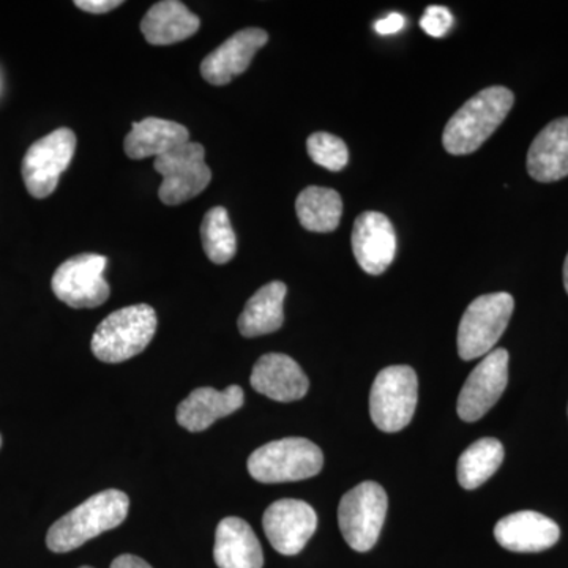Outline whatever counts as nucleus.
Returning <instances> with one entry per match:
<instances>
[{
    "label": "nucleus",
    "instance_id": "1",
    "mask_svg": "<svg viewBox=\"0 0 568 568\" xmlns=\"http://www.w3.org/2000/svg\"><path fill=\"white\" fill-rule=\"evenodd\" d=\"M514 103V92L504 85L476 93L448 121L443 134L444 149L452 155L476 152L506 121Z\"/></svg>",
    "mask_w": 568,
    "mask_h": 568
},
{
    "label": "nucleus",
    "instance_id": "2",
    "mask_svg": "<svg viewBox=\"0 0 568 568\" xmlns=\"http://www.w3.org/2000/svg\"><path fill=\"white\" fill-rule=\"evenodd\" d=\"M129 508V496L119 489L97 493L51 526L47 547L52 552L73 551L100 534L121 526Z\"/></svg>",
    "mask_w": 568,
    "mask_h": 568
},
{
    "label": "nucleus",
    "instance_id": "3",
    "mask_svg": "<svg viewBox=\"0 0 568 568\" xmlns=\"http://www.w3.org/2000/svg\"><path fill=\"white\" fill-rule=\"evenodd\" d=\"M155 310L151 305L125 306L104 317L92 336V353L104 364H122L136 357L155 336Z\"/></svg>",
    "mask_w": 568,
    "mask_h": 568
},
{
    "label": "nucleus",
    "instance_id": "4",
    "mask_svg": "<svg viewBox=\"0 0 568 568\" xmlns=\"http://www.w3.org/2000/svg\"><path fill=\"white\" fill-rule=\"evenodd\" d=\"M323 450L305 437H284L254 450L248 473L261 484L306 480L323 470Z\"/></svg>",
    "mask_w": 568,
    "mask_h": 568
},
{
    "label": "nucleus",
    "instance_id": "5",
    "mask_svg": "<svg viewBox=\"0 0 568 568\" xmlns=\"http://www.w3.org/2000/svg\"><path fill=\"white\" fill-rule=\"evenodd\" d=\"M418 399V379L407 365L387 366L373 383L369 414L384 433L402 432L413 420Z\"/></svg>",
    "mask_w": 568,
    "mask_h": 568
},
{
    "label": "nucleus",
    "instance_id": "6",
    "mask_svg": "<svg viewBox=\"0 0 568 568\" xmlns=\"http://www.w3.org/2000/svg\"><path fill=\"white\" fill-rule=\"evenodd\" d=\"M514 308V297L507 293L480 295L467 306L458 327L459 357L467 362L491 353L506 332Z\"/></svg>",
    "mask_w": 568,
    "mask_h": 568
},
{
    "label": "nucleus",
    "instance_id": "7",
    "mask_svg": "<svg viewBox=\"0 0 568 568\" xmlns=\"http://www.w3.org/2000/svg\"><path fill=\"white\" fill-rule=\"evenodd\" d=\"M388 499L375 481H364L339 500L338 525L354 551L366 552L375 547L387 517Z\"/></svg>",
    "mask_w": 568,
    "mask_h": 568
},
{
    "label": "nucleus",
    "instance_id": "8",
    "mask_svg": "<svg viewBox=\"0 0 568 568\" xmlns=\"http://www.w3.org/2000/svg\"><path fill=\"white\" fill-rule=\"evenodd\" d=\"M204 159L205 151L200 142H186L156 156L153 168L163 178L159 190L163 204L186 203L207 189L212 181V171Z\"/></svg>",
    "mask_w": 568,
    "mask_h": 568
},
{
    "label": "nucleus",
    "instance_id": "9",
    "mask_svg": "<svg viewBox=\"0 0 568 568\" xmlns=\"http://www.w3.org/2000/svg\"><path fill=\"white\" fill-rule=\"evenodd\" d=\"M108 257L82 253L59 265L51 280L52 293L71 308H97L110 298L111 287L104 280Z\"/></svg>",
    "mask_w": 568,
    "mask_h": 568
},
{
    "label": "nucleus",
    "instance_id": "10",
    "mask_svg": "<svg viewBox=\"0 0 568 568\" xmlns=\"http://www.w3.org/2000/svg\"><path fill=\"white\" fill-rule=\"evenodd\" d=\"M77 152V134L70 129H58L33 142L22 160L21 173L26 189L37 200L55 192L59 179L70 166Z\"/></svg>",
    "mask_w": 568,
    "mask_h": 568
},
{
    "label": "nucleus",
    "instance_id": "11",
    "mask_svg": "<svg viewBox=\"0 0 568 568\" xmlns=\"http://www.w3.org/2000/svg\"><path fill=\"white\" fill-rule=\"evenodd\" d=\"M508 384V353L495 349L467 377L458 396V416L462 420H480L499 402Z\"/></svg>",
    "mask_w": 568,
    "mask_h": 568
},
{
    "label": "nucleus",
    "instance_id": "12",
    "mask_svg": "<svg viewBox=\"0 0 568 568\" xmlns=\"http://www.w3.org/2000/svg\"><path fill=\"white\" fill-rule=\"evenodd\" d=\"M263 526L275 551L295 556L315 536L317 515L315 508L304 500L280 499L265 510Z\"/></svg>",
    "mask_w": 568,
    "mask_h": 568
},
{
    "label": "nucleus",
    "instance_id": "13",
    "mask_svg": "<svg viewBox=\"0 0 568 568\" xmlns=\"http://www.w3.org/2000/svg\"><path fill=\"white\" fill-rule=\"evenodd\" d=\"M353 253L362 271L383 275L394 263L396 234L394 224L381 212H364L354 222Z\"/></svg>",
    "mask_w": 568,
    "mask_h": 568
},
{
    "label": "nucleus",
    "instance_id": "14",
    "mask_svg": "<svg viewBox=\"0 0 568 568\" xmlns=\"http://www.w3.org/2000/svg\"><path fill=\"white\" fill-rule=\"evenodd\" d=\"M268 36L263 29L248 28L235 32L201 63V74L209 84H230L239 74L252 65L256 52L267 44Z\"/></svg>",
    "mask_w": 568,
    "mask_h": 568
},
{
    "label": "nucleus",
    "instance_id": "15",
    "mask_svg": "<svg viewBox=\"0 0 568 568\" xmlns=\"http://www.w3.org/2000/svg\"><path fill=\"white\" fill-rule=\"evenodd\" d=\"M250 383L257 394L280 403L297 402L308 394L310 381L290 355L265 354L253 366Z\"/></svg>",
    "mask_w": 568,
    "mask_h": 568
},
{
    "label": "nucleus",
    "instance_id": "16",
    "mask_svg": "<svg viewBox=\"0 0 568 568\" xmlns=\"http://www.w3.org/2000/svg\"><path fill=\"white\" fill-rule=\"evenodd\" d=\"M500 547L514 552H540L559 541V526L538 511L525 510L500 519L495 528Z\"/></svg>",
    "mask_w": 568,
    "mask_h": 568
},
{
    "label": "nucleus",
    "instance_id": "17",
    "mask_svg": "<svg viewBox=\"0 0 568 568\" xmlns=\"http://www.w3.org/2000/svg\"><path fill=\"white\" fill-rule=\"evenodd\" d=\"M244 399V390L239 386H230L223 392L212 387L196 388L178 407L179 425L190 433L204 432L219 418L241 409Z\"/></svg>",
    "mask_w": 568,
    "mask_h": 568
},
{
    "label": "nucleus",
    "instance_id": "18",
    "mask_svg": "<svg viewBox=\"0 0 568 568\" xmlns=\"http://www.w3.org/2000/svg\"><path fill=\"white\" fill-rule=\"evenodd\" d=\"M213 559L219 568H263L264 552L245 519L227 517L215 534Z\"/></svg>",
    "mask_w": 568,
    "mask_h": 568
},
{
    "label": "nucleus",
    "instance_id": "19",
    "mask_svg": "<svg viewBox=\"0 0 568 568\" xmlns=\"http://www.w3.org/2000/svg\"><path fill=\"white\" fill-rule=\"evenodd\" d=\"M528 173L537 182H556L568 175V118L548 123L528 152Z\"/></svg>",
    "mask_w": 568,
    "mask_h": 568
},
{
    "label": "nucleus",
    "instance_id": "20",
    "mask_svg": "<svg viewBox=\"0 0 568 568\" xmlns=\"http://www.w3.org/2000/svg\"><path fill=\"white\" fill-rule=\"evenodd\" d=\"M201 20L179 0H162L149 9L141 32L153 47H170L200 31Z\"/></svg>",
    "mask_w": 568,
    "mask_h": 568
},
{
    "label": "nucleus",
    "instance_id": "21",
    "mask_svg": "<svg viewBox=\"0 0 568 568\" xmlns=\"http://www.w3.org/2000/svg\"><path fill=\"white\" fill-rule=\"evenodd\" d=\"M186 142H190V132L182 123L148 118L133 123L132 132L123 141V151L132 160L156 159Z\"/></svg>",
    "mask_w": 568,
    "mask_h": 568
},
{
    "label": "nucleus",
    "instance_id": "22",
    "mask_svg": "<svg viewBox=\"0 0 568 568\" xmlns=\"http://www.w3.org/2000/svg\"><path fill=\"white\" fill-rule=\"evenodd\" d=\"M287 287L283 282L264 284L246 302L244 312L239 316V332L245 338L274 334L284 323L283 304Z\"/></svg>",
    "mask_w": 568,
    "mask_h": 568
},
{
    "label": "nucleus",
    "instance_id": "23",
    "mask_svg": "<svg viewBox=\"0 0 568 568\" xmlns=\"http://www.w3.org/2000/svg\"><path fill=\"white\" fill-rule=\"evenodd\" d=\"M295 212L306 231L332 233L342 220V196L335 190L325 186H306L295 201Z\"/></svg>",
    "mask_w": 568,
    "mask_h": 568
},
{
    "label": "nucleus",
    "instance_id": "24",
    "mask_svg": "<svg viewBox=\"0 0 568 568\" xmlns=\"http://www.w3.org/2000/svg\"><path fill=\"white\" fill-rule=\"evenodd\" d=\"M504 462V446L495 437H484L463 452L457 477L465 489H476L495 476Z\"/></svg>",
    "mask_w": 568,
    "mask_h": 568
},
{
    "label": "nucleus",
    "instance_id": "25",
    "mask_svg": "<svg viewBox=\"0 0 568 568\" xmlns=\"http://www.w3.org/2000/svg\"><path fill=\"white\" fill-rule=\"evenodd\" d=\"M201 241L204 253L213 264H227L237 253V237L224 207H213L201 223Z\"/></svg>",
    "mask_w": 568,
    "mask_h": 568
},
{
    "label": "nucleus",
    "instance_id": "26",
    "mask_svg": "<svg viewBox=\"0 0 568 568\" xmlns=\"http://www.w3.org/2000/svg\"><path fill=\"white\" fill-rule=\"evenodd\" d=\"M306 151H308L313 163L332 171V173L345 170L347 162H349V151H347L346 142L331 133H313L306 140Z\"/></svg>",
    "mask_w": 568,
    "mask_h": 568
},
{
    "label": "nucleus",
    "instance_id": "27",
    "mask_svg": "<svg viewBox=\"0 0 568 568\" xmlns=\"http://www.w3.org/2000/svg\"><path fill=\"white\" fill-rule=\"evenodd\" d=\"M420 26L429 37L440 39V37L447 36V32L450 31L452 26H454V17H452L450 10L446 9V7L432 6L425 10Z\"/></svg>",
    "mask_w": 568,
    "mask_h": 568
},
{
    "label": "nucleus",
    "instance_id": "28",
    "mask_svg": "<svg viewBox=\"0 0 568 568\" xmlns=\"http://www.w3.org/2000/svg\"><path fill=\"white\" fill-rule=\"evenodd\" d=\"M122 0H77L74 6L88 13L103 14L122 6Z\"/></svg>",
    "mask_w": 568,
    "mask_h": 568
},
{
    "label": "nucleus",
    "instance_id": "29",
    "mask_svg": "<svg viewBox=\"0 0 568 568\" xmlns=\"http://www.w3.org/2000/svg\"><path fill=\"white\" fill-rule=\"evenodd\" d=\"M405 18L399 13L388 14L384 20L377 21L375 24V29L377 33L381 36H390V33H396L402 31L405 28Z\"/></svg>",
    "mask_w": 568,
    "mask_h": 568
},
{
    "label": "nucleus",
    "instance_id": "30",
    "mask_svg": "<svg viewBox=\"0 0 568 568\" xmlns=\"http://www.w3.org/2000/svg\"><path fill=\"white\" fill-rule=\"evenodd\" d=\"M110 568H152L144 559L133 555H122L112 560Z\"/></svg>",
    "mask_w": 568,
    "mask_h": 568
},
{
    "label": "nucleus",
    "instance_id": "31",
    "mask_svg": "<svg viewBox=\"0 0 568 568\" xmlns=\"http://www.w3.org/2000/svg\"><path fill=\"white\" fill-rule=\"evenodd\" d=\"M564 286H566V291L568 294V254L566 257V263H564Z\"/></svg>",
    "mask_w": 568,
    "mask_h": 568
},
{
    "label": "nucleus",
    "instance_id": "32",
    "mask_svg": "<svg viewBox=\"0 0 568 568\" xmlns=\"http://www.w3.org/2000/svg\"><path fill=\"white\" fill-rule=\"evenodd\" d=\"M0 447H2V436H0Z\"/></svg>",
    "mask_w": 568,
    "mask_h": 568
},
{
    "label": "nucleus",
    "instance_id": "33",
    "mask_svg": "<svg viewBox=\"0 0 568 568\" xmlns=\"http://www.w3.org/2000/svg\"><path fill=\"white\" fill-rule=\"evenodd\" d=\"M80 568H92V567L84 566V567H80Z\"/></svg>",
    "mask_w": 568,
    "mask_h": 568
}]
</instances>
